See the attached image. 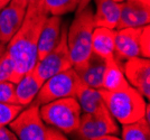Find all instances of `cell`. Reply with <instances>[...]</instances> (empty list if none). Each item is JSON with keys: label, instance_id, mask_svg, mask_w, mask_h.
<instances>
[{"label": "cell", "instance_id": "cell-1", "mask_svg": "<svg viewBox=\"0 0 150 140\" xmlns=\"http://www.w3.org/2000/svg\"><path fill=\"white\" fill-rule=\"evenodd\" d=\"M50 13L45 9L42 0L28 5L25 19L17 33L6 45V51L13 61V83L19 80L31 70L37 62V44L39 34L45 20Z\"/></svg>", "mask_w": 150, "mask_h": 140}, {"label": "cell", "instance_id": "cell-2", "mask_svg": "<svg viewBox=\"0 0 150 140\" xmlns=\"http://www.w3.org/2000/svg\"><path fill=\"white\" fill-rule=\"evenodd\" d=\"M94 29L93 10L90 6L80 13L67 29V46L73 69L79 74L86 66L92 52V32Z\"/></svg>", "mask_w": 150, "mask_h": 140}, {"label": "cell", "instance_id": "cell-3", "mask_svg": "<svg viewBox=\"0 0 150 140\" xmlns=\"http://www.w3.org/2000/svg\"><path fill=\"white\" fill-rule=\"evenodd\" d=\"M99 90L106 109L121 124L130 123L144 117L148 102L131 85L119 91Z\"/></svg>", "mask_w": 150, "mask_h": 140}, {"label": "cell", "instance_id": "cell-4", "mask_svg": "<svg viewBox=\"0 0 150 140\" xmlns=\"http://www.w3.org/2000/svg\"><path fill=\"white\" fill-rule=\"evenodd\" d=\"M18 140H67L66 134L45 123L39 113V105L28 104L8 124Z\"/></svg>", "mask_w": 150, "mask_h": 140}, {"label": "cell", "instance_id": "cell-5", "mask_svg": "<svg viewBox=\"0 0 150 140\" xmlns=\"http://www.w3.org/2000/svg\"><path fill=\"white\" fill-rule=\"evenodd\" d=\"M39 113L45 123L69 136L79 128L82 110L76 98L69 96L42 104Z\"/></svg>", "mask_w": 150, "mask_h": 140}, {"label": "cell", "instance_id": "cell-6", "mask_svg": "<svg viewBox=\"0 0 150 140\" xmlns=\"http://www.w3.org/2000/svg\"><path fill=\"white\" fill-rule=\"evenodd\" d=\"M81 84V77L73 67H71L48 77L43 83L33 103H36L40 107L42 104L57 99L75 96Z\"/></svg>", "mask_w": 150, "mask_h": 140}, {"label": "cell", "instance_id": "cell-7", "mask_svg": "<svg viewBox=\"0 0 150 140\" xmlns=\"http://www.w3.org/2000/svg\"><path fill=\"white\" fill-rule=\"evenodd\" d=\"M119 134V126L113 118L105 104L91 113H82L79 128L72 136L77 139L98 140L105 134Z\"/></svg>", "mask_w": 150, "mask_h": 140}, {"label": "cell", "instance_id": "cell-8", "mask_svg": "<svg viewBox=\"0 0 150 140\" xmlns=\"http://www.w3.org/2000/svg\"><path fill=\"white\" fill-rule=\"evenodd\" d=\"M71 67H73V63L67 46V26L63 25L61 29V37L56 46L43 58L38 59L33 70L38 78L44 83L48 77L69 70Z\"/></svg>", "mask_w": 150, "mask_h": 140}, {"label": "cell", "instance_id": "cell-9", "mask_svg": "<svg viewBox=\"0 0 150 140\" xmlns=\"http://www.w3.org/2000/svg\"><path fill=\"white\" fill-rule=\"evenodd\" d=\"M27 7L20 0H10L0 10V43L8 44L25 19Z\"/></svg>", "mask_w": 150, "mask_h": 140}, {"label": "cell", "instance_id": "cell-10", "mask_svg": "<svg viewBox=\"0 0 150 140\" xmlns=\"http://www.w3.org/2000/svg\"><path fill=\"white\" fill-rule=\"evenodd\" d=\"M125 76L129 84L144 98H150V61L149 58L136 56L125 63Z\"/></svg>", "mask_w": 150, "mask_h": 140}, {"label": "cell", "instance_id": "cell-11", "mask_svg": "<svg viewBox=\"0 0 150 140\" xmlns=\"http://www.w3.org/2000/svg\"><path fill=\"white\" fill-rule=\"evenodd\" d=\"M150 23V0H128L121 2L117 29L144 27Z\"/></svg>", "mask_w": 150, "mask_h": 140}, {"label": "cell", "instance_id": "cell-12", "mask_svg": "<svg viewBox=\"0 0 150 140\" xmlns=\"http://www.w3.org/2000/svg\"><path fill=\"white\" fill-rule=\"evenodd\" d=\"M142 27H130L117 29L114 43V57L117 61H127L140 56L139 38Z\"/></svg>", "mask_w": 150, "mask_h": 140}, {"label": "cell", "instance_id": "cell-13", "mask_svg": "<svg viewBox=\"0 0 150 140\" xmlns=\"http://www.w3.org/2000/svg\"><path fill=\"white\" fill-rule=\"evenodd\" d=\"M61 29H62L61 16L50 15L47 19L45 20L39 34L37 44V61L44 57L47 53H50L56 46L61 37Z\"/></svg>", "mask_w": 150, "mask_h": 140}, {"label": "cell", "instance_id": "cell-14", "mask_svg": "<svg viewBox=\"0 0 150 140\" xmlns=\"http://www.w3.org/2000/svg\"><path fill=\"white\" fill-rule=\"evenodd\" d=\"M95 13H93L94 27H105L117 29L120 18L121 2L113 0H95Z\"/></svg>", "mask_w": 150, "mask_h": 140}, {"label": "cell", "instance_id": "cell-15", "mask_svg": "<svg viewBox=\"0 0 150 140\" xmlns=\"http://www.w3.org/2000/svg\"><path fill=\"white\" fill-rule=\"evenodd\" d=\"M117 29L94 27L92 32V52L100 57L108 59L114 57V43Z\"/></svg>", "mask_w": 150, "mask_h": 140}, {"label": "cell", "instance_id": "cell-16", "mask_svg": "<svg viewBox=\"0 0 150 140\" xmlns=\"http://www.w3.org/2000/svg\"><path fill=\"white\" fill-rule=\"evenodd\" d=\"M42 85L43 82L37 77L34 70L31 69L28 71L19 80V82L16 83V96L18 100V104L23 107H27L28 104H30L36 98Z\"/></svg>", "mask_w": 150, "mask_h": 140}, {"label": "cell", "instance_id": "cell-17", "mask_svg": "<svg viewBox=\"0 0 150 140\" xmlns=\"http://www.w3.org/2000/svg\"><path fill=\"white\" fill-rule=\"evenodd\" d=\"M130 84L125 78L123 71L121 70L115 57L105 59V70L101 89L109 91H119L128 88Z\"/></svg>", "mask_w": 150, "mask_h": 140}, {"label": "cell", "instance_id": "cell-18", "mask_svg": "<svg viewBox=\"0 0 150 140\" xmlns=\"http://www.w3.org/2000/svg\"><path fill=\"white\" fill-rule=\"evenodd\" d=\"M105 70V59L92 54L84 70L79 73L82 82L94 89L102 88V81Z\"/></svg>", "mask_w": 150, "mask_h": 140}, {"label": "cell", "instance_id": "cell-19", "mask_svg": "<svg viewBox=\"0 0 150 140\" xmlns=\"http://www.w3.org/2000/svg\"><path fill=\"white\" fill-rule=\"evenodd\" d=\"M75 98L81 107L82 113H91L104 104L101 96L100 90L91 88L82 82L77 90Z\"/></svg>", "mask_w": 150, "mask_h": 140}, {"label": "cell", "instance_id": "cell-20", "mask_svg": "<svg viewBox=\"0 0 150 140\" xmlns=\"http://www.w3.org/2000/svg\"><path fill=\"white\" fill-rule=\"evenodd\" d=\"M123 140H149L150 123L144 117L138 120L122 124L121 138Z\"/></svg>", "mask_w": 150, "mask_h": 140}, {"label": "cell", "instance_id": "cell-21", "mask_svg": "<svg viewBox=\"0 0 150 140\" xmlns=\"http://www.w3.org/2000/svg\"><path fill=\"white\" fill-rule=\"evenodd\" d=\"M47 13L53 16H63L76 10L79 0H42Z\"/></svg>", "mask_w": 150, "mask_h": 140}, {"label": "cell", "instance_id": "cell-22", "mask_svg": "<svg viewBox=\"0 0 150 140\" xmlns=\"http://www.w3.org/2000/svg\"><path fill=\"white\" fill-rule=\"evenodd\" d=\"M0 103L18 104L15 83L10 81H0Z\"/></svg>", "mask_w": 150, "mask_h": 140}, {"label": "cell", "instance_id": "cell-23", "mask_svg": "<svg viewBox=\"0 0 150 140\" xmlns=\"http://www.w3.org/2000/svg\"><path fill=\"white\" fill-rule=\"evenodd\" d=\"M24 109L20 104H7L0 103V126L9 124L16 115Z\"/></svg>", "mask_w": 150, "mask_h": 140}, {"label": "cell", "instance_id": "cell-24", "mask_svg": "<svg viewBox=\"0 0 150 140\" xmlns=\"http://www.w3.org/2000/svg\"><path fill=\"white\" fill-rule=\"evenodd\" d=\"M13 61L11 59L8 52L5 49L4 54L0 57V81H10L13 75Z\"/></svg>", "mask_w": 150, "mask_h": 140}, {"label": "cell", "instance_id": "cell-25", "mask_svg": "<svg viewBox=\"0 0 150 140\" xmlns=\"http://www.w3.org/2000/svg\"><path fill=\"white\" fill-rule=\"evenodd\" d=\"M139 52L141 57H150V28L149 25L142 27L139 38Z\"/></svg>", "mask_w": 150, "mask_h": 140}, {"label": "cell", "instance_id": "cell-26", "mask_svg": "<svg viewBox=\"0 0 150 140\" xmlns=\"http://www.w3.org/2000/svg\"><path fill=\"white\" fill-rule=\"evenodd\" d=\"M0 140H18L17 136L7 124L0 126Z\"/></svg>", "mask_w": 150, "mask_h": 140}, {"label": "cell", "instance_id": "cell-27", "mask_svg": "<svg viewBox=\"0 0 150 140\" xmlns=\"http://www.w3.org/2000/svg\"><path fill=\"white\" fill-rule=\"evenodd\" d=\"M90 2H91V0H79L75 13H80L83 9H85L88 6H90Z\"/></svg>", "mask_w": 150, "mask_h": 140}, {"label": "cell", "instance_id": "cell-28", "mask_svg": "<svg viewBox=\"0 0 150 140\" xmlns=\"http://www.w3.org/2000/svg\"><path fill=\"white\" fill-rule=\"evenodd\" d=\"M144 118L150 123V105H149V103H147V105H146V110H144Z\"/></svg>", "mask_w": 150, "mask_h": 140}, {"label": "cell", "instance_id": "cell-29", "mask_svg": "<svg viewBox=\"0 0 150 140\" xmlns=\"http://www.w3.org/2000/svg\"><path fill=\"white\" fill-rule=\"evenodd\" d=\"M9 1L10 0H0V10L4 8V7H6L8 4H9Z\"/></svg>", "mask_w": 150, "mask_h": 140}, {"label": "cell", "instance_id": "cell-30", "mask_svg": "<svg viewBox=\"0 0 150 140\" xmlns=\"http://www.w3.org/2000/svg\"><path fill=\"white\" fill-rule=\"evenodd\" d=\"M5 49H6V44H2V43H0V57H1V55L4 54Z\"/></svg>", "mask_w": 150, "mask_h": 140}, {"label": "cell", "instance_id": "cell-31", "mask_svg": "<svg viewBox=\"0 0 150 140\" xmlns=\"http://www.w3.org/2000/svg\"><path fill=\"white\" fill-rule=\"evenodd\" d=\"M20 1L25 2L26 5H29V4H31V2H34V1H37V0H20Z\"/></svg>", "mask_w": 150, "mask_h": 140}, {"label": "cell", "instance_id": "cell-32", "mask_svg": "<svg viewBox=\"0 0 150 140\" xmlns=\"http://www.w3.org/2000/svg\"><path fill=\"white\" fill-rule=\"evenodd\" d=\"M115 2H125V1H128V0H113Z\"/></svg>", "mask_w": 150, "mask_h": 140}]
</instances>
